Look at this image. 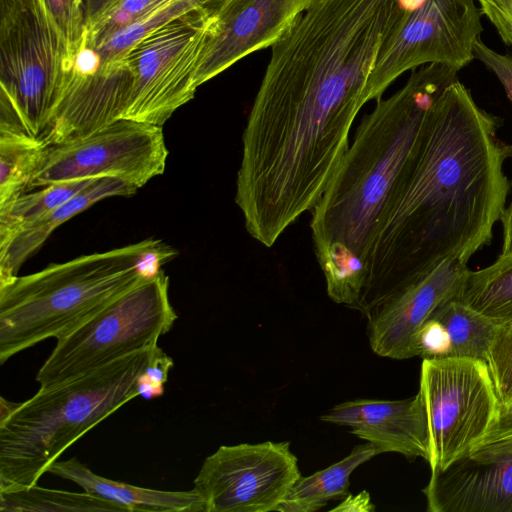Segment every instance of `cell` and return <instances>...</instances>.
<instances>
[{
  "instance_id": "cell-1",
  "label": "cell",
  "mask_w": 512,
  "mask_h": 512,
  "mask_svg": "<svg viewBox=\"0 0 512 512\" xmlns=\"http://www.w3.org/2000/svg\"><path fill=\"white\" fill-rule=\"evenodd\" d=\"M425 0H314L271 46L242 137L241 168L276 195L314 201L370 100L381 51Z\"/></svg>"
},
{
  "instance_id": "cell-2",
  "label": "cell",
  "mask_w": 512,
  "mask_h": 512,
  "mask_svg": "<svg viewBox=\"0 0 512 512\" xmlns=\"http://www.w3.org/2000/svg\"><path fill=\"white\" fill-rule=\"evenodd\" d=\"M499 125L458 80L444 89L383 209L354 309L364 314L491 242L510 189L512 145L498 137Z\"/></svg>"
},
{
  "instance_id": "cell-3",
  "label": "cell",
  "mask_w": 512,
  "mask_h": 512,
  "mask_svg": "<svg viewBox=\"0 0 512 512\" xmlns=\"http://www.w3.org/2000/svg\"><path fill=\"white\" fill-rule=\"evenodd\" d=\"M459 69H413L403 87L376 101L360 121L338 169L312 212L315 255L328 296L354 308L365 286L378 223L436 101Z\"/></svg>"
},
{
  "instance_id": "cell-4",
  "label": "cell",
  "mask_w": 512,
  "mask_h": 512,
  "mask_svg": "<svg viewBox=\"0 0 512 512\" xmlns=\"http://www.w3.org/2000/svg\"><path fill=\"white\" fill-rule=\"evenodd\" d=\"M176 254L149 238L1 281L0 364L46 339H58L158 274Z\"/></svg>"
},
{
  "instance_id": "cell-5",
  "label": "cell",
  "mask_w": 512,
  "mask_h": 512,
  "mask_svg": "<svg viewBox=\"0 0 512 512\" xmlns=\"http://www.w3.org/2000/svg\"><path fill=\"white\" fill-rule=\"evenodd\" d=\"M157 345L40 387L24 402L1 397L0 491L37 485L72 444L138 397Z\"/></svg>"
},
{
  "instance_id": "cell-6",
  "label": "cell",
  "mask_w": 512,
  "mask_h": 512,
  "mask_svg": "<svg viewBox=\"0 0 512 512\" xmlns=\"http://www.w3.org/2000/svg\"><path fill=\"white\" fill-rule=\"evenodd\" d=\"M70 67L42 0L0 10V121L40 137Z\"/></svg>"
},
{
  "instance_id": "cell-7",
  "label": "cell",
  "mask_w": 512,
  "mask_h": 512,
  "mask_svg": "<svg viewBox=\"0 0 512 512\" xmlns=\"http://www.w3.org/2000/svg\"><path fill=\"white\" fill-rule=\"evenodd\" d=\"M177 318L161 270L59 337L36 381L40 387L66 381L157 345Z\"/></svg>"
},
{
  "instance_id": "cell-8",
  "label": "cell",
  "mask_w": 512,
  "mask_h": 512,
  "mask_svg": "<svg viewBox=\"0 0 512 512\" xmlns=\"http://www.w3.org/2000/svg\"><path fill=\"white\" fill-rule=\"evenodd\" d=\"M418 393L428 422L431 471L469 452L500 409L487 364L479 359H423Z\"/></svg>"
},
{
  "instance_id": "cell-9",
  "label": "cell",
  "mask_w": 512,
  "mask_h": 512,
  "mask_svg": "<svg viewBox=\"0 0 512 512\" xmlns=\"http://www.w3.org/2000/svg\"><path fill=\"white\" fill-rule=\"evenodd\" d=\"M218 13L198 10L147 35L126 54L133 85L123 118L163 126L194 98L196 72Z\"/></svg>"
},
{
  "instance_id": "cell-10",
  "label": "cell",
  "mask_w": 512,
  "mask_h": 512,
  "mask_svg": "<svg viewBox=\"0 0 512 512\" xmlns=\"http://www.w3.org/2000/svg\"><path fill=\"white\" fill-rule=\"evenodd\" d=\"M167 157L162 126L122 118L85 137L47 145L29 189L102 177L138 189L163 174Z\"/></svg>"
},
{
  "instance_id": "cell-11",
  "label": "cell",
  "mask_w": 512,
  "mask_h": 512,
  "mask_svg": "<svg viewBox=\"0 0 512 512\" xmlns=\"http://www.w3.org/2000/svg\"><path fill=\"white\" fill-rule=\"evenodd\" d=\"M301 476L286 441L220 446L206 457L194 488L206 512L276 511Z\"/></svg>"
},
{
  "instance_id": "cell-12",
  "label": "cell",
  "mask_w": 512,
  "mask_h": 512,
  "mask_svg": "<svg viewBox=\"0 0 512 512\" xmlns=\"http://www.w3.org/2000/svg\"><path fill=\"white\" fill-rule=\"evenodd\" d=\"M474 0H425L379 54L368 82L370 100L382 98L404 72L438 63L462 69L474 59L483 28Z\"/></svg>"
},
{
  "instance_id": "cell-13",
  "label": "cell",
  "mask_w": 512,
  "mask_h": 512,
  "mask_svg": "<svg viewBox=\"0 0 512 512\" xmlns=\"http://www.w3.org/2000/svg\"><path fill=\"white\" fill-rule=\"evenodd\" d=\"M133 85L127 55L102 61L82 45L67 70L52 117L39 137L46 145L85 137L123 118Z\"/></svg>"
},
{
  "instance_id": "cell-14",
  "label": "cell",
  "mask_w": 512,
  "mask_h": 512,
  "mask_svg": "<svg viewBox=\"0 0 512 512\" xmlns=\"http://www.w3.org/2000/svg\"><path fill=\"white\" fill-rule=\"evenodd\" d=\"M469 271L465 261L446 260L425 278L365 312L372 351L396 360L417 356L419 329L438 307L457 299Z\"/></svg>"
},
{
  "instance_id": "cell-15",
  "label": "cell",
  "mask_w": 512,
  "mask_h": 512,
  "mask_svg": "<svg viewBox=\"0 0 512 512\" xmlns=\"http://www.w3.org/2000/svg\"><path fill=\"white\" fill-rule=\"evenodd\" d=\"M314 0H230L218 13L203 48L196 85L249 54L271 47Z\"/></svg>"
},
{
  "instance_id": "cell-16",
  "label": "cell",
  "mask_w": 512,
  "mask_h": 512,
  "mask_svg": "<svg viewBox=\"0 0 512 512\" xmlns=\"http://www.w3.org/2000/svg\"><path fill=\"white\" fill-rule=\"evenodd\" d=\"M423 493L430 512H512V440L473 447L431 471Z\"/></svg>"
},
{
  "instance_id": "cell-17",
  "label": "cell",
  "mask_w": 512,
  "mask_h": 512,
  "mask_svg": "<svg viewBox=\"0 0 512 512\" xmlns=\"http://www.w3.org/2000/svg\"><path fill=\"white\" fill-rule=\"evenodd\" d=\"M320 419L350 428V432L373 443L382 452L427 462L430 456L426 412L420 397L404 400L356 399L340 403Z\"/></svg>"
},
{
  "instance_id": "cell-18",
  "label": "cell",
  "mask_w": 512,
  "mask_h": 512,
  "mask_svg": "<svg viewBox=\"0 0 512 512\" xmlns=\"http://www.w3.org/2000/svg\"><path fill=\"white\" fill-rule=\"evenodd\" d=\"M136 191V187L122 180L98 178L66 203L1 239L0 282L17 276L24 262L38 251L60 225L103 199L130 196Z\"/></svg>"
},
{
  "instance_id": "cell-19",
  "label": "cell",
  "mask_w": 512,
  "mask_h": 512,
  "mask_svg": "<svg viewBox=\"0 0 512 512\" xmlns=\"http://www.w3.org/2000/svg\"><path fill=\"white\" fill-rule=\"evenodd\" d=\"M84 492L124 507L127 511L206 512L205 502L195 489L165 491L111 480L95 474L76 457L56 461L49 469Z\"/></svg>"
},
{
  "instance_id": "cell-20",
  "label": "cell",
  "mask_w": 512,
  "mask_h": 512,
  "mask_svg": "<svg viewBox=\"0 0 512 512\" xmlns=\"http://www.w3.org/2000/svg\"><path fill=\"white\" fill-rule=\"evenodd\" d=\"M383 453L373 443L355 446L342 460L303 477L290 488L277 507L279 512H315L331 500L345 498L349 494L350 476L361 464Z\"/></svg>"
},
{
  "instance_id": "cell-21",
  "label": "cell",
  "mask_w": 512,
  "mask_h": 512,
  "mask_svg": "<svg viewBox=\"0 0 512 512\" xmlns=\"http://www.w3.org/2000/svg\"><path fill=\"white\" fill-rule=\"evenodd\" d=\"M457 299L496 325L512 322V253L499 254L489 266L469 271Z\"/></svg>"
},
{
  "instance_id": "cell-22",
  "label": "cell",
  "mask_w": 512,
  "mask_h": 512,
  "mask_svg": "<svg viewBox=\"0 0 512 512\" xmlns=\"http://www.w3.org/2000/svg\"><path fill=\"white\" fill-rule=\"evenodd\" d=\"M46 146L18 127L0 124V207L29 189Z\"/></svg>"
},
{
  "instance_id": "cell-23",
  "label": "cell",
  "mask_w": 512,
  "mask_h": 512,
  "mask_svg": "<svg viewBox=\"0 0 512 512\" xmlns=\"http://www.w3.org/2000/svg\"><path fill=\"white\" fill-rule=\"evenodd\" d=\"M432 318L444 327L449 340V357L486 361L498 325L458 299L438 307Z\"/></svg>"
},
{
  "instance_id": "cell-24",
  "label": "cell",
  "mask_w": 512,
  "mask_h": 512,
  "mask_svg": "<svg viewBox=\"0 0 512 512\" xmlns=\"http://www.w3.org/2000/svg\"><path fill=\"white\" fill-rule=\"evenodd\" d=\"M1 512H95L127 510L87 492L54 490L38 485L0 491Z\"/></svg>"
},
{
  "instance_id": "cell-25",
  "label": "cell",
  "mask_w": 512,
  "mask_h": 512,
  "mask_svg": "<svg viewBox=\"0 0 512 512\" xmlns=\"http://www.w3.org/2000/svg\"><path fill=\"white\" fill-rule=\"evenodd\" d=\"M96 179L98 178L50 183L40 187L38 191L25 192L0 207V240L66 203Z\"/></svg>"
},
{
  "instance_id": "cell-26",
  "label": "cell",
  "mask_w": 512,
  "mask_h": 512,
  "mask_svg": "<svg viewBox=\"0 0 512 512\" xmlns=\"http://www.w3.org/2000/svg\"><path fill=\"white\" fill-rule=\"evenodd\" d=\"M170 0H117L85 31L82 45L94 48Z\"/></svg>"
},
{
  "instance_id": "cell-27",
  "label": "cell",
  "mask_w": 512,
  "mask_h": 512,
  "mask_svg": "<svg viewBox=\"0 0 512 512\" xmlns=\"http://www.w3.org/2000/svg\"><path fill=\"white\" fill-rule=\"evenodd\" d=\"M485 363L500 402V409L504 408L512 402V322L498 325Z\"/></svg>"
},
{
  "instance_id": "cell-28",
  "label": "cell",
  "mask_w": 512,
  "mask_h": 512,
  "mask_svg": "<svg viewBox=\"0 0 512 512\" xmlns=\"http://www.w3.org/2000/svg\"><path fill=\"white\" fill-rule=\"evenodd\" d=\"M42 2L62 38L71 64L82 46L86 31L83 1L42 0Z\"/></svg>"
},
{
  "instance_id": "cell-29",
  "label": "cell",
  "mask_w": 512,
  "mask_h": 512,
  "mask_svg": "<svg viewBox=\"0 0 512 512\" xmlns=\"http://www.w3.org/2000/svg\"><path fill=\"white\" fill-rule=\"evenodd\" d=\"M172 366V358L157 345L146 370L139 379V396L147 400L161 396Z\"/></svg>"
},
{
  "instance_id": "cell-30",
  "label": "cell",
  "mask_w": 512,
  "mask_h": 512,
  "mask_svg": "<svg viewBox=\"0 0 512 512\" xmlns=\"http://www.w3.org/2000/svg\"><path fill=\"white\" fill-rule=\"evenodd\" d=\"M473 54L474 58L480 60L497 76L512 104V53H498L478 38L474 44Z\"/></svg>"
},
{
  "instance_id": "cell-31",
  "label": "cell",
  "mask_w": 512,
  "mask_h": 512,
  "mask_svg": "<svg viewBox=\"0 0 512 512\" xmlns=\"http://www.w3.org/2000/svg\"><path fill=\"white\" fill-rule=\"evenodd\" d=\"M480 12L498 31L507 45L512 46V0H477Z\"/></svg>"
},
{
  "instance_id": "cell-32",
  "label": "cell",
  "mask_w": 512,
  "mask_h": 512,
  "mask_svg": "<svg viewBox=\"0 0 512 512\" xmlns=\"http://www.w3.org/2000/svg\"><path fill=\"white\" fill-rule=\"evenodd\" d=\"M510 440H512V418L492 424L485 436L474 447L493 445Z\"/></svg>"
},
{
  "instance_id": "cell-33",
  "label": "cell",
  "mask_w": 512,
  "mask_h": 512,
  "mask_svg": "<svg viewBox=\"0 0 512 512\" xmlns=\"http://www.w3.org/2000/svg\"><path fill=\"white\" fill-rule=\"evenodd\" d=\"M341 504L333 508L331 511L341 512H370L375 510V506L371 501V497L367 491H361L357 495L348 494L342 499Z\"/></svg>"
},
{
  "instance_id": "cell-34",
  "label": "cell",
  "mask_w": 512,
  "mask_h": 512,
  "mask_svg": "<svg viewBox=\"0 0 512 512\" xmlns=\"http://www.w3.org/2000/svg\"><path fill=\"white\" fill-rule=\"evenodd\" d=\"M85 15V28L91 26L117 0H82Z\"/></svg>"
},
{
  "instance_id": "cell-35",
  "label": "cell",
  "mask_w": 512,
  "mask_h": 512,
  "mask_svg": "<svg viewBox=\"0 0 512 512\" xmlns=\"http://www.w3.org/2000/svg\"><path fill=\"white\" fill-rule=\"evenodd\" d=\"M500 221L503 237L500 254L512 253V201L508 206H505Z\"/></svg>"
},
{
  "instance_id": "cell-36",
  "label": "cell",
  "mask_w": 512,
  "mask_h": 512,
  "mask_svg": "<svg viewBox=\"0 0 512 512\" xmlns=\"http://www.w3.org/2000/svg\"><path fill=\"white\" fill-rule=\"evenodd\" d=\"M509 418H512V402L508 406L499 410L498 415L492 424Z\"/></svg>"
}]
</instances>
